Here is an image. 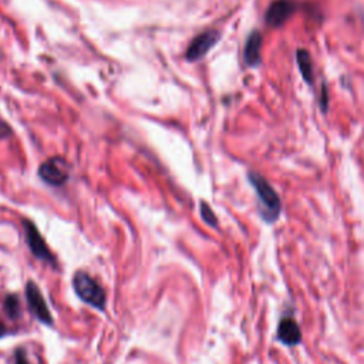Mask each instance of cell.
<instances>
[{
  "instance_id": "cell-3",
  "label": "cell",
  "mask_w": 364,
  "mask_h": 364,
  "mask_svg": "<svg viewBox=\"0 0 364 364\" xmlns=\"http://www.w3.org/2000/svg\"><path fill=\"white\" fill-rule=\"evenodd\" d=\"M38 175L46 183L61 186L68 179V165L63 158L53 156L40 165Z\"/></svg>"
},
{
  "instance_id": "cell-11",
  "label": "cell",
  "mask_w": 364,
  "mask_h": 364,
  "mask_svg": "<svg viewBox=\"0 0 364 364\" xmlns=\"http://www.w3.org/2000/svg\"><path fill=\"white\" fill-rule=\"evenodd\" d=\"M4 311L10 320H17L21 314L20 301L14 294H9L4 299Z\"/></svg>"
},
{
  "instance_id": "cell-12",
  "label": "cell",
  "mask_w": 364,
  "mask_h": 364,
  "mask_svg": "<svg viewBox=\"0 0 364 364\" xmlns=\"http://www.w3.org/2000/svg\"><path fill=\"white\" fill-rule=\"evenodd\" d=\"M200 215H202V218H203V220H205L206 223H209V225H212V226H216V225H218V219H216L215 213L212 212V209H210L205 202L200 203Z\"/></svg>"
},
{
  "instance_id": "cell-13",
  "label": "cell",
  "mask_w": 364,
  "mask_h": 364,
  "mask_svg": "<svg viewBox=\"0 0 364 364\" xmlns=\"http://www.w3.org/2000/svg\"><path fill=\"white\" fill-rule=\"evenodd\" d=\"M14 363H16V364H30V361L27 360L26 351H24L23 348L16 350V354H14Z\"/></svg>"
},
{
  "instance_id": "cell-6",
  "label": "cell",
  "mask_w": 364,
  "mask_h": 364,
  "mask_svg": "<svg viewBox=\"0 0 364 364\" xmlns=\"http://www.w3.org/2000/svg\"><path fill=\"white\" fill-rule=\"evenodd\" d=\"M296 0H274L266 10L264 18L270 27H282L286 20L296 11Z\"/></svg>"
},
{
  "instance_id": "cell-16",
  "label": "cell",
  "mask_w": 364,
  "mask_h": 364,
  "mask_svg": "<svg viewBox=\"0 0 364 364\" xmlns=\"http://www.w3.org/2000/svg\"><path fill=\"white\" fill-rule=\"evenodd\" d=\"M7 334V327H6V324L3 323V320L0 318V337H3V336H6Z\"/></svg>"
},
{
  "instance_id": "cell-2",
  "label": "cell",
  "mask_w": 364,
  "mask_h": 364,
  "mask_svg": "<svg viewBox=\"0 0 364 364\" xmlns=\"http://www.w3.org/2000/svg\"><path fill=\"white\" fill-rule=\"evenodd\" d=\"M74 290L81 300L91 304L92 307L102 310L105 306L104 289L85 272H77L74 279Z\"/></svg>"
},
{
  "instance_id": "cell-14",
  "label": "cell",
  "mask_w": 364,
  "mask_h": 364,
  "mask_svg": "<svg viewBox=\"0 0 364 364\" xmlns=\"http://www.w3.org/2000/svg\"><path fill=\"white\" fill-rule=\"evenodd\" d=\"M11 134V129H10V127L4 122V121H1L0 119V139H4V138H7L9 135Z\"/></svg>"
},
{
  "instance_id": "cell-15",
  "label": "cell",
  "mask_w": 364,
  "mask_h": 364,
  "mask_svg": "<svg viewBox=\"0 0 364 364\" xmlns=\"http://www.w3.org/2000/svg\"><path fill=\"white\" fill-rule=\"evenodd\" d=\"M321 109H327V88L324 85L321 87Z\"/></svg>"
},
{
  "instance_id": "cell-1",
  "label": "cell",
  "mask_w": 364,
  "mask_h": 364,
  "mask_svg": "<svg viewBox=\"0 0 364 364\" xmlns=\"http://www.w3.org/2000/svg\"><path fill=\"white\" fill-rule=\"evenodd\" d=\"M249 182L253 185L259 203L260 213L266 222H274L282 212V202L274 191V188L269 183V181L257 172H249Z\"/></svg>"
},
{
  "instance_id": "cell-5",
  "label": "cell",
  "mask_w": 364,
  "mask_h": 364,
  "mask_svg": "<svg viewBox=\"0 0 364 364\" xmlns=\"http://www.w3.org/2000/svg\"><path fill=\"white\" fill-rule=\"evenodd\" d=\"M220 33L218 30H206L198 34L186 48V58L189 61H196L202 58L219 40Z\"/></svg>"
},
{
  "instance_id": "cell-7",
  "label": "cell",
  "mask_w": 364,
  "mask_h": 364,
  "mask_svg": "<svg viewBox=\"0 0 364 364\" xmlns=\"http://www.w3.org/2000/svg\"><path fill=\"white\" fill-rule=\"evenodd\" d=\"M26 297L30 306V310L33 311V314L44 324H51L53 323V317L51 313L48 311V307L38 290V287L36 286L34 282H27L26 284Z\"/></svg>"
},
{
  "instance_id": "cell-8",
  "label": "cell",
  "mask_w": 364,
  "mask_h": 364,
  "mask_svg": "<svg viewBox=\"0 0 364 364\" xmlns=\"http://www.w3.org/2000/svg\"><path fill=\"white\" fill-rule=\"evenodd\" d=\"M260 48H262V36L257 30H253L246 40L243 58L249 67H257L260 64Z\"/></svg>"
},
{
  "instance_id": "cell-9",
  "label": "cell",
  "mask_w": 364,
  "mask_h": 364,
  "mask_svg": "<svg viewBox=\"0 0 364 364\" xmlns=\"http://www.w3.org/2000/svg\"><path fill=\"white\" fill-rule=\"evenodd\" d=\"M279 340L286 346H296L301 340V331L299 324L293 318H283L277 328Z\"/></svg>"
},
{
  "instance_id": "cell-4",
  "label": "cell",
  "mask_w": 364,
  "mask_h": 364,
  "mask_svg": "<svg viewBox=\"0 0 364 364\" xmlns=\"http://www.w3.org/2000/svg\"><path fill=\"white\" fill-rule=\"evenodd\" d=\"M24 225V232H26V239H27V245L30 246V250L31 253L40 259V260H44L53 266H55V259L54 256L51 255V252L48 250L44 239L41 237V235L38 233L37 228L30 222V220H24L23 222Z\"/></svg>"
},
{
  "instance_id": "cell-10",
  "label": "cell",
  "mask_w": 364,
  "mask_h": 364,
  "mask_svg": "<svg viewBox=\"0 0 364 364\" xmlns=\"http://www.w3.org/2000/svg\"><path fill=\"white\" fill-rule=\"evenodd\" d=\"M296 60H297V65H299V70H300L304 81L311 85L314 73H313V60H311L310 53L304 48H299L296 51Z\"/></svg>"
}]
</instances>
